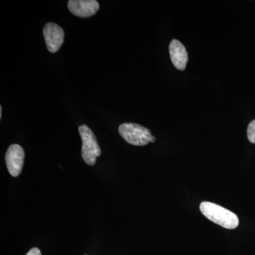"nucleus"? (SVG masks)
<instances>
[{"label": "nucleus", "mask_w": 255, "mask_h": 255, "mask_svg": "<svg viewBox=\"0 0 255 255\" xmlns=\"http://www.w3.org/2000/svg\"><path fill=\"white\" fill-rule=\"evenodd\" d=\"M26 255H41V253L38 248H34L30 250L29 252H28Z\"/></svg>", "instance_id": "1a4fd4ad"}, {"label": "nucleus", "mask_w": 255, "mask_h": 255, "mask_svg": "<svg viewBox=\"0 0 255 255\" xmlns=\"http://www.w3.org/2000/svg\"><path fill=\"white\" fill-rule=\"evenodd\" d=\"M155 140H156L155 137L154 136H152V137H151V138H150V142H154L155 141Z\"/></svg>", "instance_id": "9d476101"}, {"label": "nucleus", "mask_w": 255, "mask_h": 255, "mask_svg": "<svg viewBox=\"0 0 255 255\" xmlns=\"http://www.w3.org/2000/svg\"><path fill=\"white\" fill-rule=\"evenodd\" d=\"M79 132L82 137V157L88 165H95L102 151L93 131L86 125L79 127Z\"/></svg>", "instance_id": "f03ea898"}, {"label": "nucleus", "mask_w": 255, "mask_h": 255, "mask_svg": "<svg viewBox=\"0 0 255 255\" xmlns=\"http://www.w3.org/2000/svg\"><path fill=\"white\" fill-rule=\"evenodd\" d=\"M171 60L176 68L184 70L187 66L188 53L185 47L177 40H172L169 46Z\"/></svg>", "instance_id": "0eeeda50"}, {"label": "nucleus", "mask_w": 255, "mask_h": 255, "mask_svg": "<svg viewBox=\"0 0 255 255\" xmlns=\"http://www.w3.org/2000/svg\"><path fill=\"white\" fill-rule=\"evenodd\" d=\"M248 137L250 142L255 143V120L253 121L248 126Z\"/></svg>", "instance_id": "6e6552de"}, {"label": "nucleus", "mask_w": 255, "mask_h": 255, "mask_svg": "<svg viewBox=\"0 0 255 255\" xmlns=\"http://www.w3.org/2000/svg\"><path fill=\"white\" fill-rule=\"evenodd\" d=\"M1 116H2V107H0V119H1Z\"/></svg>", "instance_id": "9b49d317"}, {"label": "nucleus", "mask_w": 255, "mask_h": 255, "mask_svg": "<svg viewBox=\"0 0 255 255\" xmlns=\"http://www.w3.org/2000/svg\"><path fill=\"white\" fill-rule=\"evenodd\" d=\"M68 6L72 14L82 18L93 16L100 9V4L96 0H70Z\"/></svg>", "instance_id": "423d86ee"}, {"label": "nucleus", "mask_w": 255, "mask_h": 255, "mask_svg": "<svg viewBox=\"0 0 255 255\" xmlns=\"http://www.w3.org/2000/svg\"><path fill=\"white\" fill-rule=\"evenodd\" d=\"M200 211L210 221L227 229H234L239 225L237 215L214 203L204 201L200 204Z\"/></svg>", "instance_id": "f257e3e1"}, {"label": "nucleus", "mask_w": 255, "mask_h": 255, "mask_svg": "<svg viewBox=\"0 0 255 255\" xmlns=\"http://www.w3.org/2000/svg\"><path fill=\"white\" fill-rule=\"evenodd\" d=\"M43 33L48 51L53 53L58 51L65 38L63 28L56 23H47L43 28Z\"/></svg>", "instance_id": "39448f33"}, {"label": "nucleus", "mask_w": 255, "mask_h": 255, "mask_svg": "<svg viewBox=\"0 0 255 255\" xmlns=\"http://www.w3.org/2000/svg\"><path fill=\"white\" fill-rule=\"evenodd\" d=\"M24 157V150L21 146L17 144L9 146L5 155V161L8 171L12 177H18L21 174Z\"/></svg>", "instance_id": "20e7f679"}, {"label": "nucleus", "mask_w": 255, "mask_h": 255, "mask_svg": "<svg viewBox=\"0 0 255 255\" xmlns=\"http://www.w3.org/2000/svg\"><path fill=\"white\" fill-rule=\"evenodd\" d=\"M119 132L126 141L136 146L147 145L152 137L150 130L136 124H122L119 127Z\"/></svg>", "instance_id": "7ed1b4c3"}]
</instances>
